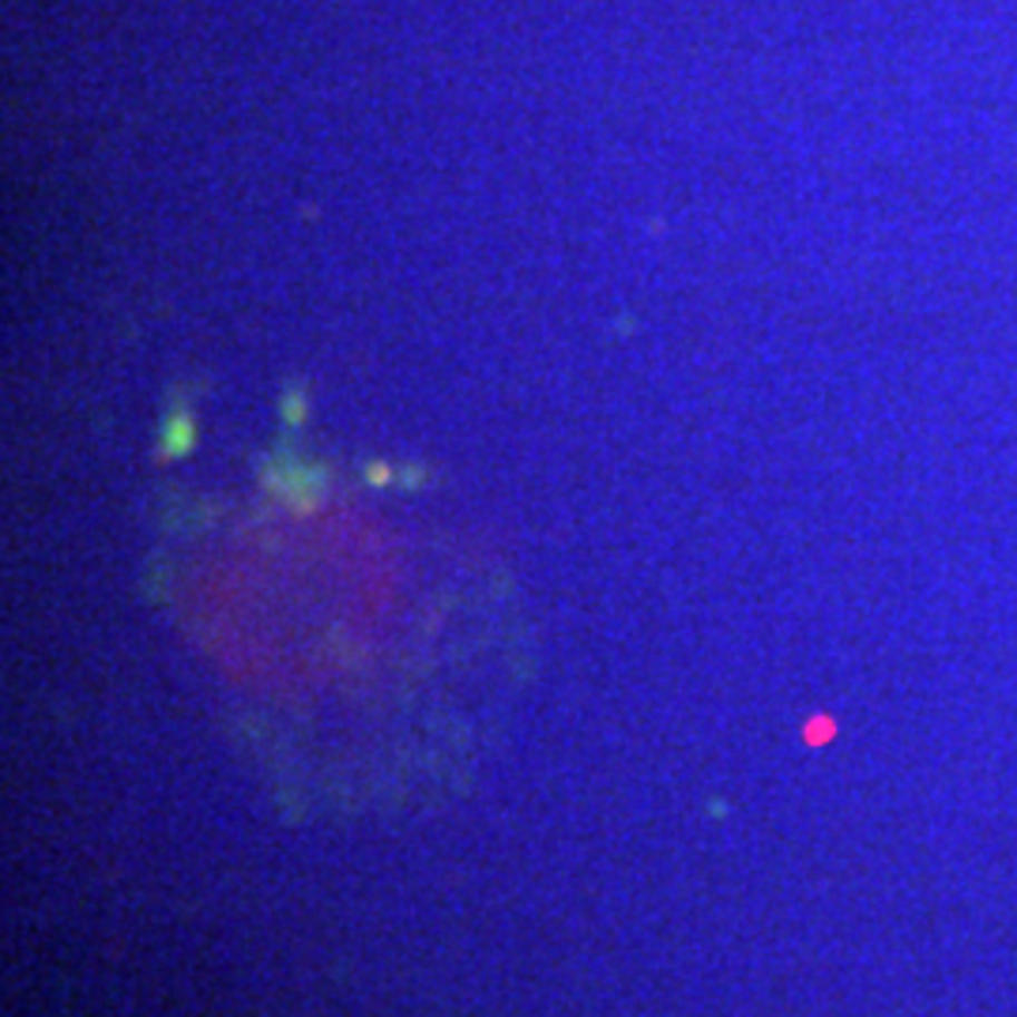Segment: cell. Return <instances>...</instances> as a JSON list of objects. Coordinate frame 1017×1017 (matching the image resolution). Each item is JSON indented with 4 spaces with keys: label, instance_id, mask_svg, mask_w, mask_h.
<instances>
[{
    "label": "cell",
    "instance_id": "obj_1",
    "mask_svg": "<svg viewBox=\"0 0 1017 1017\" xmlns=\"http://www.w3.org/2000/svg\"><path fill=\"white\" fill-rule=\"evenodd\" d=\"M193 446H196V422H193V414L189 411L170 414V419H166V427H163L159 452H163V457L177 460V457H185V452H193Z\"/></svg>",
    "mask_w": 1017,
    "mask_h": 1017
},
{
    "label": "cell",
    "instance_id": "obj_3",
    "mask_svg": "<svg viewBox=\"0 0 1017 1017\" xmlns=\"http://www.w3.org/2000/svg\"><path fill=\"white\" fill-rule=\"evenodd\" d=\"M366 479H370V482H384V479H389L384 463H370V468H366Z\"/></svg>",
    "mask_w": 1017,
    "mask_h": 1017
},
{
    "label": "cell",
    "instance_id": "obj_2",
    "mask_svg": "<svg viewBox=\"0 0 1017 1017\" xmlns=\"http://www.w3.org/2000/svg\"><path fill=\"white\" fill-rule=\"evenodd\" d=\"M302 408H305L302 392H291V397H286V400H283V419L299 422V419H302Z\"/></svg>",
    "mask_w": 1017,
    "mask_h": 1017
}]
</instances>
